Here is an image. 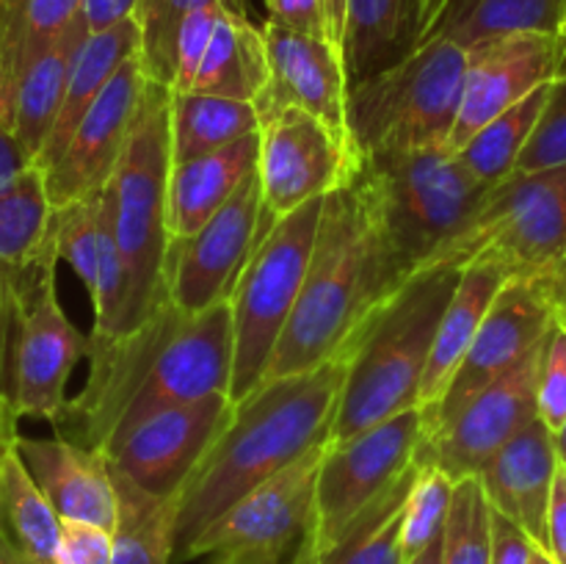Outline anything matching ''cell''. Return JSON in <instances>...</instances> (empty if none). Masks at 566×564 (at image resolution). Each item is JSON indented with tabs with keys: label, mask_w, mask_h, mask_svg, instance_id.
<instances>
[{
	"label": "cell",
	"mask_w": 566,
	"mask_h": 564,
	"mask_svg": "<svg viewBox=\"0 0 566 564\" xmlns=\"http://www.w3.org/2000/svg\"><path fill=\"white\" fill-rule=\"evenodd\" d=\"M92 352V335H83L59 302L55 276L22 307L11 354V404L20 418L55 424L66 407V382Z\"/></svg>",
	"instance_id": "17"
},
{
	"label": "cell",
	"mask_w": 566,
	"mask_h": 564,
	"mask_svg": "<svg viewBox=\"0 0 566 564\" xmlns=\"http://www.w3.org/2000/svg\"><path fill=\"white\" fill-rule=\"evenodd\" d=\"M553 318H556V307H553L542 276H512L481 321L473 346L459 365L446 396L423 412L426 435L442 429L448 420L457 418L459 409L470 398L479 396L497 376L528 357L545 341Z\"/></svg>",
	"instance_id": "13"
},
{
	"label": "cell",
	"mask_w": 566,
	"mask_h": 564,
	"mask_svg": "<svg viewBox=\"0 0 566 564\" xmlns=\"http://www.w3.org/2000/svg\"><path fill=\"white\" fill-rule=\"evenodd\" d=\"M31 166H36V160L20 142L9 116L0 114V191L9 188L20 175H25Z\"/></svg>",
	"instance_id": "47"
},
{
	"label": "cell",
	"mask_w": 566,
	"mask_h": 564,
	"mask_svg": "<svg viewBox=\"0 0 566 564\" xmlns=\"http://www.w3.org/2000/svg\"><path fill=\"white\" fill-rule=\"evenodd\" d=\"M265 9H269V20L276 25L332 42L324 0H265Z\"/></svg>",
	"instance_id": "45"
},
{
	"label": "cell",
	"mask_w": 566,
	"mask_h": 564,
	"mask_svg": "<svg viewBox=\"0 0 566 564\" xmlns=\"http://www.w3.org/2000/svg\"><path fill=\"white\" fill-rule=\"evenodd\" d=\"M539 420L556 435L566 420V324L553 318L539 363Z\"/></svg>",
	"instance_id": "41"
},
{
	"label": "cell",
	"mask_w": 566,
	"mask_h": 564,
	"mask_svg": "<svg viewBox=\"0 0 566 564\" xmlns=\"http://www.w3.org/2000/svg\"><path fill=\"white\" fill-rule=\"evenodd\" d=\"M556 448H558V457H562V462L566 464V420L562 429L556 431Z\"/></svg>",
	"instance_id": "60"
},
{
	"label": "cell",
	"mask_w": 566,
	"mask_h": 564,
	"mask_svg": "<svg viewBox=\"0 0 566 564\" xmlns=\"http://www.w3.org/2000/svg\"><path fill=\"white\" fill-rule=\"evenodd\" d=\"M542 282H545L547 293H551V302L556 307V315L566 324V258L558 260L556 265L542 271Z\"/></svg>",
	"instance_id": "51"
},
{
	"label": "cell",
	"mask_w": 566,
	"mask_h": 564,
	"mask_svg": "<svg viewBox=\"0 0 566 564\" xmlns=\"http://www.w3.org/2000/svg\"><path fill=\"white\" fill-rule=\"evenodd\" d=\"M423 435V409L412 407L348 440L326 442L313 518L291 564L324 562L348 525L418 462Z\"/></svg>",
	"instance_id": "10"
},
{
	"label": "cell",
	"mask_w": 566,
	"mask_h": 564,
	"mask_svg": "<svg viewBox=\"0 0 566 564\" xmlns=\"http://www.w3.org/2000/svg\"><path fill=\"white\" fill-rule=\"evenodd\" d=\"M326 22H329L332 42L343 50V39H346V17H348V0H324Z\"/></svg>",
	"instance_id": "53"
},
{
	"label": "cell",
	"mask_w": 566,
	"mask_h": 564,
	"mask_svg": "<svg viewBox=\"0 0 566 564\" xmlns=\"http://www.w3.org/2000/svg\"><path fill=\"white\" fill-rule=\"evenodd\" d=\"M564 75H566V44H564Z\"/></svg>",
	"instance_id": "62"
},
{
	"label": "cell",
	"mask_w": 566,
	"mask_h": 564,
	"mask_svg": "<svg viewBox=\"0 0 566 564\" xmlns=\"http://www.w3.org/2000/svg\"><path fill=\"white\" fill-rule=\"evenodd\" d=\"M265 83H269V50H265L263 25H254L247 11L227 0L191 92L258 103Z\"/></svg>",
	"instance_id": "28"
},
{
	"label": "cell",
	"mask_w": 566,
	"mask_h": 564,
	"mask_svg": "<svg viewBox=\"0 0 566 564\" xmlns=\"http://www.w3.org/2000/svg\"><path fill=\"white\" fill-rule=\"evenodd\" d=\"M324 448L326 442L254 487L191 542L180 562L221 553H263L291 564L313 518Z\"/></svg>",
	"instance_id": "12"
},
{
	"label": "cell",
	"mask_w": 566,
	"mask_h": 564,
	"mask_svg": "<svg viewBox=\"0 0 566 564\" xmlns=\"http://www.w3.org/2000/svg\"><path fill=\"white\" fill-rule=\"evenodd\" d=\"M232 352L230 299L202 313H182L166 299L133 330L92 337L86 385L66 401L55 435L108 453L149 415L230 393Z\"/></svg>",
	"instance_id": "1"
},
{
	"label": "cell",
	"mask_w": 566,
	"mask_h": 564,
	"mask_svg": "<svg viewBox=\"0 0 566 564\" xmlns=\"http://www.w3.org/2000/svg\"><path fill=\"white\" fill-rule=\"evenodd\" d=\"M86 36V17H81L48 48L39 50L17 77L14 94H11V125L28 153L33 155V160H39L55 122H59L72 64H75V55Z\"/></svg>",
	"instance_id": "26"
},
{
	"label": "cell",
	"mask_w": 566,
	"mask_h": 564,
	"mask_svg": "<svg viewBox=\"0 0 566 564\" xmlns=\"http://www.w3.org/2000/svg\"><path fill=\"white\" fill-rule=\"evenodd\" d=\"M558 468L562 457H558L556 435L536 418L523 431H517L479 473L492 509L528 531L531 540L545 551L547 509H551Z\"/></svg>",
	"instance_id": "23"
},
{
	"label": "cell",
	"mask_w": 566,
	"mask_h": 564,
	"mask_svg": "<svg viewBox=\"0 0 566 564\" xmlns=\"http://www.w3.org/2000/svg\"><path fill=\"white\" fill-rule=\"evenodd\" d=\"M9 36H6L3 75H0V114L11 119V94L22 66L53 39L83 17V0H6Z\"/></svg>",
	"instance_id": "35"
},
{
	"label": "cell",
	"mask_w": 566,
	"mask_h": 564,
	"mask_svg": "<svg viewBox=\"0 0 566 564\" xmlns=\"http://www.w3.org/2000/svg\"><path fill=\"white\" fill-rule=\"evenodd\" d=\"M418 42V0H348L346 61L348 88L401 61Z\"/></svg>",
	"instance_id": "29"
},
{
	"label": "cell",
	"mask_w": 566,
	"mask_h": 564,
	"mask_svg": "<svg viewBox=\"0 0 566 564\" xmlns=\"http://www.w3.org/2000/svg\"><path fill=\"white\" fill-rule=\"evenodd\" d=\"M551 86L553 83L536 88L534 94H528L517 105L503 111L501 116L486 122L462 149H457L462 164L484 186H497V182H503L509 175L517 171L520 155H523L528 138L534 136V127L539 122L542 108H545L547 97H551Z\"/></svg>",
	"instance_id": "34"
},
{
	"label": "cell",
	"mask_w": 566,
	"mask_h": 564,
	"mask_svg": "<svg viewBox=\"0 0 566 564\" xmlns=\"http://www.w3.org/2000/svg\"><path fill=\"white\" fill-rule=\"evenodd\" d=\"M138 0H83V17L88 31H105L116 22L130 20Z\"/></svg>",
	"instance_id": "50"
},
{
	"label": "cell",
	"mask_w": 566,
	"mask_h": 564,
	"mask_svg": "<svg viewBox=\"0 0 566 564\" xmlns=\"http://www.w3.org/2000/svg\"><path fill=\"white\" fill-rule=\"evenodd\" d=\"M459 280V265L420 269L370 315L348 346L352 363L326 442L348 440L392 415L420 407V385L437 326Z\"/></svg>",
	"instance_id": "4"
},
{
	"label": "cell",
	"mask_w": 566,
	"mask_h": 564,
	"mask_svg": "<svg viewBox=\"0 0 566 564\" xmlns=\"http://www.w3.org/2000/svg\"><path fill=\"white\" fill-rule=\"evenodd\" d=\"M0 564H36V562L28 556H22V553L14 551V547H11L6 540H0Z\"/></svg>",
	"instance_id": "58"
},
{
	"label": "cell",
	"mask_w": 566,
	"mask_h": 564,
	"mask_svg": "<svg viewBox=\"0 0 566 564\" xmlns=\"http://www.w3.org/2000/svg\"><path fill=\"white\" fill-rule=\"evenodd\" d=\"M9 6L6 0H0V75H3V59H6V36H9Z\"/></svg>",
	"instance_id": "57"
},
{
	"label": "cell",
	"mask_w": 566,
	"mask_h": 564,
	"mask_svg": "<svg viewBox=\"0 0 566 564\" xmlns=\"http://www.w3.org/2000/svg\"><path fill=\"white\" fill-rule=\"evenodd\" d=\"M171 88L149 81L127 147L105 186L116 243L127 271V307L122 332L147 321L169 299V175Z\"/></svg>",
	"instance_id": "6"
},
{
	"label": "cell",
	"mask_w": 566,
	"mask_h": 564,
	"mask_svg": "<svg viewBox=\"0 0 566 564\" xmlns=\"http://www.w3.org/2000/svg\"><path fill=\"white\" fill-rule=\"evenodd\" d=\"M114 531L83 520H61L55 564H111Z\"/></svg>",
	"instance_id": "43"
},
{
	"label": "cell",
	"mask_w": 566,
	"mask_h": 564,
	"mask_svg": "<svg viewBox=\"0 0 566 564\" xmlns=\"http://www.w3.org/2000/svg\"><path fill=\"white\" fill-rule=\"evenodd\" d=\"M566 164V75L556 77L545 108L517 160V171H542Z\"/></svg>",
	"instance_id": "40"
},
{
	"label": "cell",
	"mask_w": 566,
	"mask_h": 564,
	"mask_svg": "<svg viewBox=\"0 0 566 564\" xmlns=\"http://www.w3.org/2000/svg\"><path fill=\"white\" fill-rule=\"evenodd\" d=\"M17 426H20V415H17L14 404L9 398H0V462L17 446V437H20Z\"/></svg>",
	"instance_id": "52"
},
{
	"label": "cell",
	"mask_w": 566,
	"mask_h": 564,
	"mask_svg": "<svg viewBox=\"0 0 566 564\" xmlns=\"http://www.w3.org/2000/svg\"><path fill=\"white\" fill-rule=\"evenodd\" d=\"M352 177L403 276L434 265L490 194L451 147L357 158Z\"/></svg>",
	"instance_id": "5"
},
{
	"label": "cell",
	"mask_w": 566,
	"mask_h": 564,
	"mask_svg": "<svg viewBox=\"0 0 566 564\" xmlns=\"http://www.w3.org/2000/svg\"><path fill=\"white\" fill-rule=\"evenodd\" d=\"M213 564H287L282 558L263 556V553H221L213 556Z\"/></svg>",
	"instance_id": "55"
},
{
	"label": "cell",
	"mask_w": 566,
	"mask_h": 564,
	"mask_svg": "<svg viewBox=\"0 0 566 564\" xmlns=\"http://www.w3.org/2000/svg\"><path fill=\"white\" fill-rule=\"evenodd\" d=\"M111 476L119 501L111 564H171L177 551V495L147 492L114 464Z\"/></svg>",
	"instance_id": "31"
},
{
	"label": "cell",
	"mask_w": 566,
	"mask_h": 564,
	"mask_svg": "<svg viewBox=\"0 0 566 564\" xmlns=\"http://www.w3.org/2000/svg\"><path fill=\"white\" fill-rule=\"evenodd\" d=\"M20 313L9 299L6 288L0 285V398L11 401V354H14V337Z\"/></svg>",
	"instance_id": "49"
},
{
	"label": "cell",
	"mask_w": 566,
	"mask_h": 564,
	"mask_svg": "<svg viewBox=\"0 0 566 564\" xmlns=\"http://www.w3.org/2000/svg\"><path fill=\"white\" fill-rule=\"evenodd\" d=\"M59 213V254L72 265L77 280L92 293L97 288L99 252H103L105 191L55 208Z\"/></svg>",
	"instance_id": "39"
},
{
	"label": "cell",
	"mask_w": 566,
	"mask_h": 564,
	"mask_svg": "<svg viewBox=\"0 0 566 564\" xmlns=\"http://www.w3.org/2000/svg\"><path fill=\"white\" fill-rule=\"evenodd\" d=\"M564 36L512 33L468 50L462 105L451 149H462L486 122L564 75Z\"/></svg>",
	"instance_id": "19"
},
{
	"label": "cell",
	"mask_w": 566,
	"mask_h": 564,
	"mask_svg": "<svg viewBox=\"0 0 566 564\" xmlns=\"http://www.w3.org/2000/svg\"><path fill=\"white\" fill-rule=\"evenodd\" d=\"M17 451L61 520H83L114 531L116 501L111 462L97 448L66 437H17Z\"/></svg>",
	"instance_id": "22"
},
{
	"label": "cell",
	"mask_w": 566,
	"mask_h": 564,
	"mask_svg": "<svg viewBox=\"0 0 566 564\" xmlns=\"http://www.w3.org/2000/svg\"><path fill=\"white\" fill-rule=\"evenodd\" d=\"M531 564H556V558H553L545 547L536 545L534 553H531Z\"/></svg>",
	"instance_id": "59"
},
{
	"label": "cell",
	"mask_w": 566,
	"mask_h": 564,
	"mask_svg": "<svg viewBox=\"0 0 566 564\" xmlns=\"http://www.w3.org/2000/svg\"><path fill=\"white\" fill-rule=\"evenodd\" d=\"M324 199H313L276 221L260 238L232 288L230 307L232 337H235L230 382L232 401H241L263 385L271 357L285 335V326L302 293Z\"/></svg>",
	"instance_id": "8"
},
{
	"label": "cell",
	"mask_w": 566,
	"mask_h": 564,
	"mask_svg": "<svg viewBox=\"0 0 566 564\" xmlns=\"http://www.w3.org/2000/svg\"><path fill=\"white\" fill-rule=\"evenodd\" d=\"M453 487L457 481L446 473L442 468L431 462H420L415 484L409 490L407 503H403V558H412L429 545L434 536L446 531L448 512H451Z\"/></svg>",
	"instance_id": "38"
},
{
	"label": "cell",
	"mask_w": 566,
	"mask_h": 564,
	"mask_svg": "<svg viewBox=\"0 0 566 564\" xmlns=\"http://www.w3.org/2000/svg\"><path fill=\"white\" fill-rule=\"evenodd\" d=\"M258 175L271 224L313 199L329 197L354 175V155L318 116L287 108L260 127Z\"/></svg>",
	"instance_id": "15"
},
{
	"label": "cell",
	"mask_w": 566,
	"mask_h": 564,
	"mask_svg": "<svg viewBox=\"0 0 566 564\" xmlns=\"http://www.w3.org/2000/svg\"><path fill=\"white\" fill-rule=\"evenodd\" d=\"M407 280L352 177L324 199L302 293L263 382L307 374L340 357Z\"/></svg>",
	"instance_id": "3"
},
{
	"label": "cell",
	"mask_w": 566,
	"mask_h": 564,
	"mask_svg": "<svg viewBox=\"0 0 566 564\" xmlns=\"http://www.w3.org/2000/svg\"><path fill=\"white\" fill-rule=\"evenodd\" d=\"M562 36L566 39V9H564V20H562Z\"/></svg>",
	"instance_id": "61"
},
{
	"label": "cell",
	"mask_w": 566,
	"mask_h": 564,
	"mask_svg": "<svg viewBox=\"0 0 566 564\" xmlns=\"http://www.w3.org/2000/svg\"><path fill=\"white\" fill-rule=\"evenodd\" d=\"M271 227L263 213V182L252 171L197 236L171 241L166 260L171 302L182 313H202L230 299L243 265Z\"/></svg>",
	"instance_id": "11"
},
{
	"label": "cell",
	"mask_w": 566,
	"mask_h": 564,
	"mask_svg": "<svg viewBox=\"0 0 566 564\" xmlns=\"http://www.w3.org/2000/svg\"><path fill=\"white\" fill-rule=\"evenodd\" d=\"M224 3L227 0H216V3L202 6V9L191 11L188 20L182 22L180 36H177V66L171 92H191L193 88V81L202 70V61L208 55L210 39H213L216 22H219Z\"/></svg>",
	"instance_id": "42"
},
{
	"label": "cell",
	"mask_w": 566,
	"mask_h": 564,
	"mask_svg": "<svg viewBox=\"0 0 566 564\" xmlns=\"http://www.w3.org/2000/svg\"><path fill=\"white\" fill-rule=\"evenodd\" d=\"M534 547L528 531L492 509V564H531Z\"/></svg>",
	"instance_id": "46"
},
{
	"label": "cell",
	"mask_w": 566,
	"mask_h": 564,
	"mask_svg": "<svg viewBox=\"0 0 566 564\" xmlns=\"http://www.w3.org/2000/svg\"><path fill=\"white\" fill-rule=\"evenodd\" d=\"M464 72L468 48L431 36L401 61L348 88L346 119L354 160L451 147Z\"/></svg>",
	"instance_id": "7"
},
{
	"label": "cell",
	"mask_w": 566,
	"mask_h": 564,
	"mask_svg": "<svg viewBox=\"0 0 566 564\" xmlns=\"http://www.w3.org/2000/svg\"><path fill=\"white\" fill-rule=\"evenodd\" d=\"M265 50H269V83L254 108L260 125L287 108H302L318 116L348 149V77L343 50L329 39L307 36L276 22H263Z\"/></svg>",
	"instance_id": "20"
},
{
	"label": "cell",
	"mask_w": 566,
	"mask_h": 564,
	"mask_svg": "<svg viewBox=\"0 0 566 564\" xmlns=\"http://www.w3.org/2000/svg\"><path fill=\"white\" fill-rule=\"evenodd\" d=\"M446 564H492V503L479 476H464L453 487L451 512L442 531Z\"/></svg>",
	"instance_id": "36"
},
{
	"label": "cell",
	"mask_w": 566,
	"mask_h": 564,
	"mask_svg": "<svg viewBox=\"0 0 566 564\" xmlns=\"http://www.w3.org/2000/svg\"><path fill=\"white\" fill-rule=\"evenodd\" d=\"M138 53H142V31H138L133 17L105 28V31H88L81 50H77L75 64H72L59 122H55L53 133H50L48 144H44L42 155L36 160L39 169L48 171L59 160V155L70 144L75 127L81 125L86 111L97 103V97L108 86L111 77L119 72V66L127 59H133Z\"/></svg>",
	"instance_id": "27"
},
{
	"label": "cell",
	"mask_w": 566,
	"mask_h": 564,
	"mask_svg": "<svg viewBox=\"0 0 566 564\" xmlns=\"http://www.w3.org/2000/svg\"><path fill=\"white\" fill-rule=\"evenodd\" d=\"M169 127L171 164H186L249 133H258L263 125L254 103L219 97V94L171 92Z\"/></svg>",
	"instance_id": "32"
},
{
	"label": "cell",
	"mask_w": 566,
	"mask_h": 564,
	"mask_svg": "<svg viewBox=\"0 0 566 564\" xmlns=\"http://www.w3.org/2000/svg\"><path fill=\"white\" fill-rule=\"evenodd\" d=\"M407 564H446L442 562V534L434 536V540H431L429 545L418 553V556L409 558Z\"/></svg>",
	"instance_id": "56"
},
{
	"label": "cell",
	"mask_w": 566,
	"mask_h": 564,
	"mask_svg": "<svg viewBox=\"0 0 566 564\" xmlns=\"http://www.w3.org/2000/svg\"><path fill=\"white\" fill-rule=\"evenodd\" d=\"M61 518L28 473L17 446L0 462V540L36 564H55Z\"/></svg>",
	"instance_id": "33"
},
{
	"label": "cell",
	"mask_w": 566,
	"mask_h": 564,
	"mask_svg": "<svg viewBox=\"0 0 566 564\" xmlns=\"http://www.w3.org/2000/svg\"><path fill=\"white\" fill-rule=\"evenodd\" d=\"M401 525H403V509L396 514V518L387 520L379 531H374L368 540L348 547L346 553L332 558L329 564H407V558H403Z\"/></svg>",
	"instance_id": "44"
},
{
	"label": "cell",
	"mask_w": 566,
	"mask_h": 564,
	"mask_svg": "<svg viewBox=\"0 0 566 564\" xmlns=\"http://www.w3.org/2000/svg\"><path fill=\"white\" fill-rule=\"evenodd\" d=\"M352 348L307 374L263 382L235 401L230 424L177 495L175 562L243 495L329 440Z\"/></svg>",
	"instance_id": "2"
},
{
	"label": "cell",
	"mask_w": 566,
	"mask_h": 564,
	"mask_svg": "<svg viewBox=\"0 0 566 564\" xmlns=\"http://www.w3.org/2000/svg\"><path fill=\"white\" fill-rule=\"evenodd\" d=\"M260 160V130L213 149L208 155L171 164L169 175V236L186 241L197 236L241 188Z\"/></svg>",
	"instance_id": "24"
},
{
	"label": "cell",
	"mask_w": 566,
	"mask_h": 564,
	"mask_svg": "<svg viewBox=\"0 0 566 564\" xmlns=\"http://www.w3.org/2000/svg\"><path fill=\"white\" fill-rule=\"evenodd\" d=\"M230 393H210L197 401L166 407L133 426L105 457L155 495H180L188 476L230 424Z\"/></svg>",
	"instance_id": "16"
},
{
	"label": "cell",
	"mask_w": 566,
	"mask_h": 564,
	"mask_svg": "<svg viewBox=\"0 0 566 564\" xmlns=\"http://www.w3.org/2000/svg\"><path fill=\"white\" fill-rule=\"evenodd\" d=\"M542 346L545 341L479 396L470 398L442 429L423 435L418 462L437 464L453 481L479 476L517 431L539 418Z\"/></svg>",
	"instance_id": "14"
},
{
	"label": "cell",
	"mask_w": 566,
	"mask_h": 564,
	"mask_svg": "<svg viewBox=\"0 0 566 564\" xmlns=\"http://www.w3.org/2000/svg\"><path fill=\"white\" fill-rule=\"evenodd\" d=\"M216 0H138L133 20L142 31V64L149 81L171 88L177 66V36L188 14Z\"/></svg>",
	"instance_id": "37"
},
{
	"label": "cell",
	"mask_w": 566,
	"mask_h": 564,
	"mask_svg": "<svg viewBox=\"0 0 566 564\" xmlns=\"http://www.w3.org/2000/svg\"><path fill=\"white\" fill-rule=\"evenodd\" d=\"M446 6H448V0H418V42H423L426 33L431 31V25H434L437 17L442 14V9H446Z\"/></svg>",
	"instance_id": "54"
},
{
	"label": "cell",
	"mask_w": 566,
	"mask_h": 564,
	"mask_svg": "<svg viewBox=\"0 0 566 564\" xmlns=\"http://www.w3.org/2000/svg\"><path fill=\"white\" fill-rule=\"evenodd\" d=\"M547 553L556 564H566V464L562 462L547 509Z\"/></svg>",
	"instance_id": "48"
},
{
	"label": "cell",
	"mask_w": 566,
	"mask_h": 564,
	"mask_svg": "<svg viewBox=\"0 0 566 564\" xmlns=\"http://www.w3.org/2000/svg\"><path fill=\"white\" fill-rule=\"evenodd\" d=\"M564 9L566 0H448L426 39L442 36L470 50L512 33L562 36Z\"/></svg>",
	"instance_id": "30"
},
{
	"label": "cell",
	"mask_w": 566,
	"mask_h": 564,
	"mask_svg": "<svg viewBox=\"0 0 566 564\" xmlns=\"http://www.w3.org/2000/svg\"><path fill=\"white\" fill-rule=\"evenodd\" d=\"M59 260V213L44 171L31 166L0 191V285L17 313L55 276Z\"/></svg>",
	"instance_id": "21"
},
{
	"label": "cell",
	"mask_w": 566,
	"mask_h": 564,
	"mask_svg": "<svg viewBox=\"0 0 566 564\" xmlns=\"http://www.w3.org/2000/svg\"><path fill=\"white\" fill-rule=\"evenodd\" d=\"M566 258V164L514 171L490 188L470 224L434 265L495 263L512 276H534Z\"/></svg>",
	"instance_id": "9"
},
{
	"label": "cell",
	"mask_w": 566,
	"mask_h": 564,
	"mask_svg": "<svg viewBox=\"0 0 566 564\" xmlns=\"http://www.w3.org/2000/svg\"><path fill=\"white\" fill-rule=\"evenodd\" d=\"M147 83L149 77L144 72L142 53L127 59L111 77L97 103L75 127L64 153L44 171L48 194L55 208L105 191L136 125Z\"/></svg>",
	"instance_id": "18"
},
{
	"label": "cell",
	"mask_w": 566,
	"mask_h": 564,
	"mask_svg": "<svg viewBox=\"0 0 566 564\" xmlns=\"http://www.w3.org/2000/svg\"><path fill=\"white\" fill-rule=\"evenodd\" d=\"M509 280H512V274L495 263H470L462 269V280H459L451 304L446 307V315L437 326L429 368H426L423 385H420V409L423 412L446 396L448 385H451L459 365L473 346L481 321L490 313L492 302Z\"/></svg>",
	"instance_id": "25"
}]
</instances>
